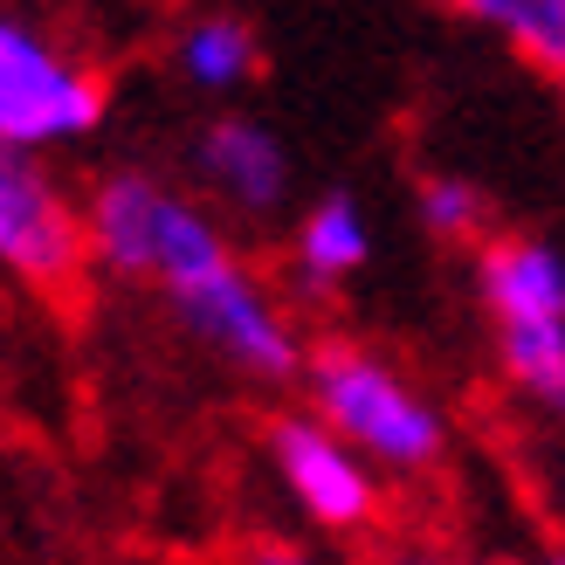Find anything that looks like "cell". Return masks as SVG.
Returning <instances> with one entry per match:
<instances>
[{
	"instance_id": "6da1fadb",
	"label": "cell",
	"mask_w": 565,
	"mask_h": 565,
	"mask_svg": "<svg viewBox=\"0 0 565 565\" xmlns=\"http://www.w3.org/2000/svg\"><path fill=\"white\" fill-rule=\"evenodd\" d=\"M83 235H90L97 269L146 282L166 303L235 263V242L221 235V214L201 193L159 180V173H138V166L104 173L83 193Z\"/></svg>"
},
{
	"instance_id": "7a4b0ae2",
	"label": "cell",
	"mask_w": 565,
	"mask_h": 565,
	"mask_svg": "<svg viewBox=\"0 0 565 565\" xmlns=\"http://www.w3.org/2000/svg\"><path fill=\"white\" fill-rule=\"evenodd\" d=\"M303 393H310V414L345 435L373 469L420 476V469H435L448 456L441 407L393 359L365 352V345L324 338V345L303 359Z\"/></svg>"
},
{
	"instance_id": "3957f363",
	"label": "cell",
	"mask_w": 565,
	"mask_h": 565,
	"mask_svg": "<svg viewBox=\"0 0 565 565\" xmlns=\"http://www.w3.org/2000/svg\"><path fill=\"white\" fill-rule=\"evenodd\" d=\"M110 110V90L90 63L55 49L42 28L0 14V138L21 152L83 146Z\"/></svg>"
},
{
	"instance_id": "277c9868",
	"label": "cell",
	"mask_w": 565,
	"mask_h": 565,
	"mask_svg": "<svg viewBox=\"0 0 565 565\" xmlns=\"http://www.w3.org/2000/svg\"><path fill=\"white\" fill-rule=\"evenodd\" d=\"M173 318L186 324V338L201 352H214L221 365H235L248 380H303L310 352H303V338L290 324V310L269 297V282L242 256L221 276L193 282L186 297H173Z\"/></svg>"
},
{
	"instance_id": "5b68a950",
	"label": "cell",
	"mask_w": 565,
	"mask_h": 565,
	"mask_svg": "<svg viewBox=\"0 0 565 565\" xmlns=\"http://www.w3.org/2000/svg\"><path fill=\"white\" fill-rule=\"evenodd\" d=\"M90 263V235H83V201H70L49 180L35 152L0 138V269L28 290H70Z\"/></svg>"
},
{
	"instance_id": "8992f818",
	"label": "cell",
	"mask_w": 565,
	"mask_h": 565,
	"mask_svg": "<svg viewBox=\"0 0 565 565\" xmlns=\"http://www.w3.org/2000/svg\"><path fill=\"white\" fill-rule=\"evenodd\" d=\"M269 462L282 476V490H290V503L318 531L352 539V531L380 518V469L338 428H324L318 414H282L269 428Z\"/></svg>"
},
{
	"instance_id": "52a82bcc",
	"label": "cell",
	"mask_w": 565,
	"mask_h": 565,
	"mask_svg": "<svg viewBox=\"0 0 565 565\" xmlns=\"http://www.w3.org/2000/svg\"><path fill=\"white\" fill-rule=\"evenodd\" d=\"M186 173L193 193L214 207V214H235V221H276L290 207V146L248 110H221L201 131L186 138Z\"/></svg>"
},
{
	"instance_id": "ba28073f",
	"label": "cell",
	"mask_w": 565,
	"mask_h": 565,
	"mask_svg": "<svg viewBox=\"0 0 565 565\" xmlns=\"http://www.w3.org/2000/svg\"><path fill=\"white\" fill-rule=\"evenodd\" d=\"M476 297L497 324H565V248L545 235H490L476 248Z\"/></svg>"
},
{
	"instance_id": "9c48e42d",
	"label": "cell",
	"mask_w": 565,
	"mask_h": 565,
	"mask_svg": "<svg viewBox=\"0 0 565 565\" xmlns=\"http://www.w3.org/2000/svg\"><path fill=\"white\" fill-rule=\"evenodd\" d=\"M373 263V221H365L359 193H318L290 221V276L303 290H338Z\"/></svg>"
},
{
	"instance_id": "30bf717a",
	"label": "cell",
	"mask_w": 565,
	"mask_h": 565,
	"mask_svg": "<svg viewBox=\"0 0 565 565\" xmlns=\"http://www.w3.org/2000/svg\"><path fill=\"white\" fill-rule=\"evenodd\" d=\"M263 49H256V28H248L242 14L214 8V14H193L180 35H173V70L186 90L201 97H235L248 76H256Z\"/></svg>"
},
{
	"instance_id": "8fae6325",
	"label": "cell",
	"mask_w": 565,
	"mask_h": 565,
	"mask_svg": "<svg viewBox=\"0 0 565 565\" xmlns=\"http://www.w3.org/2000/svg\"><path fill=\"white\" fill-rule=\"evenodd\" d=\"M456 21L483 28L503 49L531 63L539 76H558L565 83V0H435Z\"/></svg>"
},
{
	"instance_id": "7c38bea8",
	"label": "cell",
	"mask_w": 565,
	"mask_h": 565,
	"mask_svg": "<svg viewBox=\"0 0 565 565\" xmlns=\"http://www.w3.org/2000/svg\"><path fill=\"white\" fill-rule=\"evenodd\" d=\"M503 380L539 414L565 420V324H497L490 331Z\"/></svg>"
},
{
	"instance_id": "4fadbf2b",
	"label": "cell",
	"mask_w": 565,
	"mask_h": 565,
	"mask_svg": "<svg viewBox=\"0 0 565 565\" xmlns=\"http://www.w3.org/2000/svg\"><path fill=\"white\" fill-rule=\"evenodd\" d=\"M414 214H420V228L435 242H469V235H483L490 201H483V186L469 173H428L414 186Z\"/></svg>"
},
{
	"instance_id": "5bb4252c",
	"label": "cell",
	"mask_w": 565,
	"mask_h": 565,
	"mask_svg": "<svg viewBox=\"0 0 565 565\" xmlns=\"http://www.w3.org/2000/svg\"><path fill=\"white\" fill-rule=\"evenodd\" d=\"M248 565H318V558L297 552V545H256V552H248Z\"/></svg>"
},
{
	"instance_id": "9a60e30c",
	"label": "cell",
	"mask_w": 565,
	"mask_h": 565,
	"mask_svg": "<svg viewBox=\"0 0 565 565\" xmlns=\"http://www.w3.org/2000/svg\"><path fill=\"white\" fill-rule=\"evenodd\" d=\"M373 565H448V558L420 552V545H386V552H373Z\"/></svg>"
},
{
	"instance_id": "2e32d148",
	"label": "cell",
	"mask_w": 565,
	"mask_h": 565,
	"mask_svg": "<svg viewBox=\"0 0 565 565\" xmlns=\"http://www.w3.org/2000/svg\"><path fill=\"white\" fill-rule=\"evenodd\" d=\"M483 565H518V558H483Z\"/></svg>"
},
{
	"instance_id": "e0dca14e",
	"label": "cell",
	"mask_w": 565,
	"mask_h": 565,
	"mask_svg": "<svg viewBox=\"0 0 565 565\" xmlns=\"http://www.w3.org/2000/svg\"><path fill=\"white\" fill-rule=\"evenodd\" d=\"M545 565H565V552H552V558H545Z\"/></svg>"
}]
</instances>
